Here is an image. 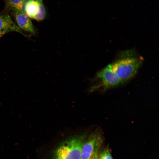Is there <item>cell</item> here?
<instances>
[{
  "label": "cell",
  "instance_id": "1",
  "mask_svg": "<svg viewBox=\"0 0 159 159\" xmlns=\"http://www.w3.org/2000/svg\"><path fill=\"white\" fill-rule=\"evenodd\" d=\"M85 135L74 136L64 142L55 150L54 159H81V151Z\"/></svg>",
  "mask_w": 159,
  "mask_h": 159
},
{
  "label": "cell",
  "instance_id": "2",
  "mask_svg": "<svg viewBox=\"0 0 159 159\" xmlns=\"http://www.w3.org/2000/svg\"><path fill=\"white\" fill-rule=\"evenodd\" d=\"M141 63V61L138 58L128 57L119 59L110 65L122 84L135 75Z\"/></svg>",
  "mask_w": 159,
  "mask_h": 159
},
{
  "label": "cell",
  "instance_id": "3",
  "mask_svg": "<svg viewBox=\"0 0 159 159\" xmlns=\"http://www.w3.org/2000/svg\"><path fill=\"white\" fill-rule=\"evenodd\" d=\"M101 143V138L98 133L92 134L82 144L81 159H97Z\"/></svg>",
  "mask_w": 159,
  "mask_h": 159
},
{
  "label": "cell",
  "instance_id": "4",
  "mask_svg": "<svg viewBox=\"0 0 159 159\" xmlns=\"http://www.w3.org/2000/svg\"><path fill=\"white\" fill-rule=\"evenodd\" d=\"M23 8V12L30 18L40 21L45 17L46 10L42 0H27Z\"/></svg>",
  "mask_w": 159,
  "mask_h": 159
},
{
  "label": "cell",
  "instance_id": "5",
  "mask_svg": "<svg viewBox=\"0 0 159 159\" xmlns=\"http://www.w3.org/2000/svg\"><path fill=\"white\" fill-rule=\"evenodd\" d=\"M97 77L101 81L104 89L115 87L122 84L112 69L110 64L98 72Z\"/></svg>",
  "mask_w": 159,
  "mask_h": 159
},
{
  "label": "cell",
  "instance_id": "6",
  "mask_svg": "<svg viewBox=\"0 0 159 159\" xmlns=\"http://www.w3.org/2000/svg\"><path fill=\"white\" fill-rule=\"evenodd\" d=\"M13 32L19 33L29 38L15 23L9 15L0 14V37L7 33Z\"/></svg>",
  "mask_w": 159,
  "mask_h": 159
},
{
  "label": "cell",
  "instance_id": "7",
  "mask_svg": "<svg viewBox=\"0 0 159 159\" xmlns=\"http://www.w3.org/2000/svg\"><path fill=\"white\" fill-rule=\"evenodd\" d=\"M17 25L22 30L34 34L35 30L30 18L23 11L13 12Z\"/></svg>",
  "mask_w": 159,
  "mask_h": 159
},
{
  "label": "cell",
  "instance_id": "8",
  "mask_svg": "<svg viewBox=\"0 0 159 159\" xmlns=\"http://www.w3.org/2000/svg\"><path fill=\"white\" fill-rule=\"evenodd\" d=\"M5 1L8 8L13 12L23 11L25 0H5Z\"/></svg>",
  "mask_w": 159,
  "mask_h": 159
},
{
  "label": "cell",
  "instance_id": "9",
  "mask_svg": "<svg viewBox=\"0 0 159 159\" xmlns=\"http://www.w3.org/2000/svg\"><path fill=\"white\" fill-rule=\"evenodd\" d=\"M98 159H113L109 150L107 148L104 150Z\"/></svg>",
  "mask_w": 159,
  "mask_h": 159
},
{
  "label": "cell",
  "instance_id": "10",
  "mask_svg": "<svg viewBox=\"0 0 159 159\" xmlns=\"http://www.w3.org/2000/svg\"><path fill=\"white\" fill-rule=\"evenodd\" d=\"M97 159H98V158Z\"/></svg>",
  "mask_w": 159,
  "mask_h": 159
}]
</instances>
